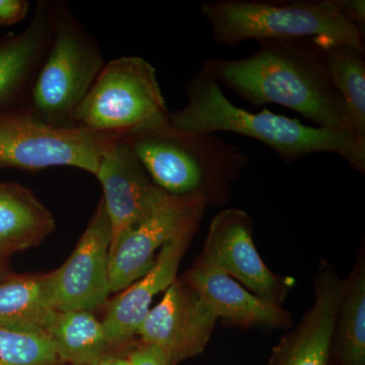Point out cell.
Here are the masks:
<instances>
[{
    "instance_id": "obj_18",
    "label": "cell",
    "mask_w": 365,
    "mask_h": 365,
    "mask_svg": "<svg viewBox=\"0 0 365 365\" xmlns=\"http://www.w3.org/2000/svg\"><path fill=\"white\" fill-rule=\"evenodd\" d=\"M57 314L48 274H11L0 282V327L48 335Z\"/></svg>"
},
{
    "instance_id": "obj_8",
    "label": "cell",
    "mask_w": 365,
    "mask_h": 365,
    "mask_svg": "<svg viewBox=\"0 0 365 365\" xmlns=\"http://www.w3.org/2000/svg\"><path fill=\"white\" fill-rule=\"evenodd\" d=\"M207 200L201 194H167L155 210L120 240L110 253L111 292H123L157 259V251L179 235L195 232Z\"/></svg>"
},
{
    "instance_id": "obj_20",
    "label": "cell",
    "mask_w": 365,
    "mask_h": 365,
    "mask_svg": "<svg viewBox=\"0 0 365 365\" xmlns=\"http://www.w3.org/2000/svg\"><path fill=\"white\" fill-rule=\"evenodd\" d=\"M336 90L344 100L355 136L365 140V55L347 43L316 38Z\"/></svg>"
},
{
    "instance_id": "obj_9",
    "label": "cell",
    "mask_w": 365,
    "mask_h": 365,
    "mask_svg": "<svg viewBox=\"0 0 365 365\" xmlns=\"http://www.w3.org/2000/svg\"><path fill=\"white\" fill-rule=\"evenodd\" d=\"M111 241V223L102 199L71 257L48 274L57 311L93 312L107 302Z\"/></svg>"
},
{
    "instance_id": "obj_21",
    "label": "cell",
    "mask_w": 365,
    "mask_h": 365,
    "mask_svg": "<svg viewBox=\"0 0 365 365\" xmlns=\"http://www.w3.org/2000/svg\"><path fill=\"white\" fill-rule=\"evenodd\" d=\"M333 344L343 365H365V270L357 266L344 281Z\"/></svg>"
},
{
    "instance_id": "obj_16",
    "label": "cell",
    "mask_w": 365,
    "mask_h": 365,
    "mask_svg": "<svg viewBox=\"0 0 365 365\" xmlns=\"http://www.w3.org/2000/svg\"><path fill=\"white\" fill-rule=\"evenodd\" d=\"M344 281L322 265L314 281V304L290 340L283 365H328Z\"/></svg>"
},
{
    "instance_id": "obj_3",
    "label": "cell",
    "mask_w": 365,
    "mask_h": 365,
    "mask_svg": "<svg viewBox=\"0 0 365 365\" xmlns=\"http://www.w3.org/2000/svg\"><path fill=\"white\" fill-rule=\"evenodd\" d=\"M151 181L173 196L201 194L225 201L228 185L249 163L244 150L217 133L167 123L123 137Z\"/></svg>"
},
{
    "instance_id": "obj_6",
    "label": "cell",
    "mask_w": 365,
    "mask_h": 365,
    "mask_svg": "<svg viewBox=\"0 0 365 365\" xmlns=\"http://www.w3.org/2000/svg\"><path fill=\"white\" fill-rule=\"evenodd\" d=\"M169 122L157 71L136 56L105 64L73 117L74 126L116 138Z\"/></svg>"
},
{
    "instance_id": "obj_4",
    "label": "cell",
    "mask_w": 365,
    "mask_h": 365,
    "mask_svg": "<svg viewBox=\"0 0 365 365\" xmlns=\"http://www.w3.org/2000/svg\"><path fill=\"white\" fill-rule=\"evenodd\" d=\"M217 45L248 40L329 38L364 50V31L353 24L338 0L266 2L213 0L201 6Z\"/></svg>"
},
{
    "instance_id": "obj_12",
    "label": "cell",
    "mask_w": 365,
    "mask_h": 365,
    "mask_svg": "<svg viewBox=\"0 0 365 365\" xmlns=\"http://www.w3.org/2000/svg\"><path fill=\"white\" fill-rule=\"evenodd\" d=\"M96 177L102 185L103 201L111 223V253L120 240L148 217L168 193L151 181L122 138L114 139L108 146Z\"/></svg>"
},
{
    "instance_id": "obj_24",
    "label": "cell",
    "mask_w": 365,
    "mask_h": 365,
    "mask_svg": "<svg viewBox=\"0 0 365 365\" xmlns=\"http://www.w3.org/2000/svg\"><path fill=\"white\" fill-rule=\"evenodd\" d=\"M131 365H168L162 352L153 346L143 344L129 356Z\"/></svg>"
},
{
    "instance_id": "obj_10",
    "label": "cell",
    "mask_w": 365,
    "mask_h": 365,
    "mask_svg": "<svg viewBox=\"0 0 365 365\" xmlns=\"http://www.w3.org/2000/svg\"><path fill=\"white\" fill-rule=\"evenodd\" d=\"M217 321L206 302L184 280L176 279L150 309L137 335L143 344L160 350L168 365H176L203 352Z\"/></svg>"
},
{
    "instance_id": "obj_2",
    "label": "cell",
    "mask_w": 365,
    "mask_h": 365,
    "mask_svg": "<svg viewBox=\"0 0 365 365\" xmlns=\"http://www.w3.org/2000/svg\"><path fill=\"white\" fill-rule=\"evenodd\" d=\"M188 104L170 113V123L197 132H232L251 137L272 148L284 162L294 163L314 153L339 155L353 169L365 173V140L353 134L307 126L299 119L265 109L252 113L228 100L222 86L202 69L186 86Z\"/></svg>"
},
{
    "instance_id": "obj_17",
    "label": "cell",
    "mask_w": 365,
    "mask_h": 365,
    "mask_svg": "<svg viewBox=\"0 0 365 365\" xmlns=\"http://www.w3.org/2000/svg\"><path fill=\"white\" fill-rule=\"evenodd\" d=\"M55 227L54 218L31 190L0 184V255L37 246Z\"/></svg>"
},
{
    "instance_id": "obj_26",
    "label": "cell",
    "mask_w": 365,
    "mask_h": 365,
    "mask_svg": "<svg viewBox=\"0 0 365 365\" xmlns=\"http://www.w3.org/2000/svg\"><path fill=\"white\" fill-rule=\"evenodd\" d=\"M93 365H131L129 359H120V357L107 356Z\"/></svg>"
},
{
    "instance_id": "obj_25",
    "label": "cell",
    "mask_w": 365,
    "mask_h": 365,
    "mask_svg": "<svg viewBox=\"0 0 365 365\" xmlns=\"http://www.w3.org/2000/svg\"><path fill=\"white\" fill-rule=\"evenodd\" d=\"M345 16L355 25L364 31L365 2L364 0H338Z\"/></svg>"
},
{
    "instance_id": "obj_19",
    "label": "cell",
    "mask_w": 365,
    "mask_h": 365,
    "mask_svg": "<svg viewBox=\"0 0 365 365\" xmlns=\"http://www.w3.org/2000/svg\"><path fill=\"white\" fill-rule=\"evenodd\" d=\"M48 336L60 361L72 365H93L105 357L113 346L103 322L93 312H58Z\"/></svg>"
},
{
    "instance_id": "obj_5",
    "label": "cell",
    "mask_w": 365,
    "mask_h": 365,
    "mask_svg": "<svg viewBox=\"0 0 365 365\" xmlns=\"http://www.w3.org/2000/svg\"><path fill=\"white\" fill-rule=\"evenodd\" d=\"M105 62L97 41L64 4H53L52 38L25 109L46 124L76 127L74 113Z\"/></svg>"
},
{
    "instance_id": "obj_15",
    "label": "cell",
    "mask_w": 365,
    "mask_h": 365,
    "mask_svg": "<svg viewBox=\"0 0 365 365\" xmlns=\"http://www.w3.org/2000/svg\"><path fill=\"white\" fill-rule=\"evenodd\" d=\"M218 319L230 325L280 328L292 325L289 313L262 299L222 270L202 258L194 264L184 278Z\"/></svg>"
},
{
    "instance_id": "obj_11",
    "label": "cell",
    "mask_w": 365,
    "mask_h": 365,
    "mask_svg": "<svg viewBox=\"0 0 365 365\" xmlns=\"http://www.w3.org/2000/svg\"><path fill=\"white\" fill-rule=\"evenodd\" d=\"M201 258L262 299L280 307L285 299L287 282L262 260L253 241L251 216L242 209H225L212 218Z\"/></svg>"
},
{
    "instance_id": "obj_1",
    "label": "cell",
    "mask_w": 365,
    "mask_h": 365,
    "mask_svg": "<svg viewBox=\"0 0 365 365\" xmlns=\"http://www.w3.org/2000/svg\"><path fill=\"white\" fill-rule=\"evenodd\" d=\"M259 43L246 58L205 59L202 71L252 105H281L316 127L355 135L316 38Z\"/></svg>"
},
{
    "instance_id": "obj_14",
    "label": "cell",
    "mask_w": 365,
    "mask_h": 365,
    "mask_svg": "<svg viewBox=\"0 0 365 365\" xmlns=\"http://www.w3.org/2000/svg\"><path fill=\"white\" fill-rule=\"evenodd\" d=\"M193 235L188 232L168 242L150 270L113 300L103 321L112 346L123 344L137 335L150 313L153 299L176 280L178 269Z\"/></svg>"
},
{
    "instance_id": "obj_7",
    "label": "cell",
    "mask_w": 365,
    "mask_h": 365,
    "mask_svg": "<svg viewBox=\"0 0 365 365\" xmlns=\"http://www.w3.org/2000/svg\"><path fill=\"white\" fill-rule=\"evenodd\" d=\"M114 139L78 127L46 124L25 108L0 113V169L72 167L96 176Z\"/></svg>"
},
{
    "instance_id": "obj_27",
    "label": "cell",
    "mask_w": 365,
    "mask_h": 365,
    "mask_svg": "<svg viewBox=\"0 0 365 365\" xmlns=\"http://www.w3.org/2000/svg\"><path fill=\"white\" fill-rule=\"evenodd\" d=\"M9 275H11V271H9V257L0 255V282H2Z\"/></svg>"
},
{
    "instance_id": "obj_13",
    "label": "cell",
    "mask_w": 365,
    "mask_h": 365,
    "mask_svg": "<svg viewBox=\"0 0 365 365\" xmlns=\"http://www.w3.org/2000/svg\"><path fill=\"white\" fill-rule=\"evenodd\" d=\"M52 20V2H38L21 32L0 38V113L23 109L20 102H28L51 43Z\"/></svg>"
},
{
    "instance_id": "obj_23",
    "label": "cell",
    "mask_w": 365,
    "mask_h": 365,
    "mask_svg": "<svg viewBox=\"0 0 365 365\" xmlns=\"http://www.w3.org/2000/svg\"><path fill=\"white\" fill-rule=\"evenodd\" d=\"M30 4L26 0H0V25L9 26L26 18Z\"/></svg>"
},
{
    "instance_id": "obj_22",
    "label": "cell",
    "mask_w": 365,
    "mask_h": 365,
    "mask_svg": "<svg viewBox=\"0 0 365 365\" xmlns=\"http://www.w3.org/2000/svg\"><path fill=\"white\" fill-rule=\"evenodd\" d=\"M49 336L0 327V365H58Z\"/></svg>"
}]
</instances>
